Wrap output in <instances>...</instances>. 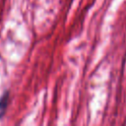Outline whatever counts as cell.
Returning a JSON list of instances; mask_svg holds the SVG:
<instances>
[{"label":"cell","mask_w":126,"mask_h":126,"mask_svg":"<svg viewBox=\"0 0 126 126\" xmlns=\"http://www.w3.org/2000/svg\"><path fill=\"white\" fill-rule=\"evenodd\" d=\"M8 102H9V94L5 93L0 98V120L2 119V117L6 112V109L8 107Z\"/></svg>","instance_id":"1"}]
</instances>
